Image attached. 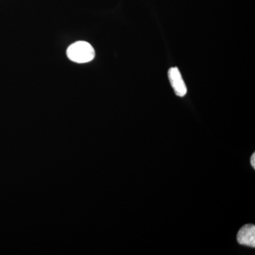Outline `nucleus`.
Segmentation results:
<instances>
[{"instance_id":"1","label":"nucleus","mask_w":255,"mask_h":255,"mask_svg":"<svg viewBox=\"0 0 255 255\" xmlns=\"http://www.w3.org/2000/svg\"><path fill=\"white\" fill-rule=\"evenodd\" d=\"M67 55L69 59L75 63H86L94 60L95 50L87 42L78 41L69 46Z\"/></svg>"},{"instance_id":"4","label":"nucleus","mask_w":255,"mask_h":255,"mask_svg":"<svg viewBox=\"0 0 255 255\" xmlns=\"http://www.w3.org/2000/svg\"><path fill=\"white\" fill-rule=\"evenodd\" d=\"M251 165L255 169V154H253L251 157Z\"/></svg>"},{"instance_id":"2","label":"nucleus","mask_w":255,"mask_h":255,"mask_svg":"<svg viewBox=\"0 0 255 255\" xmlns=\"http://www.w3.org/2000/svg\"><path fill=\"white\" fill-rule=\"evenodd\" d=\"M168 77L171 85L173 88L176 95L178 97H184L187 93V88L185 82L183 80L182 74L179 69L174 67L171 68L168 71Z\"/></svg>"},{"instance_id":"3","label":"nucleus","mask_w":255,"mask_h":255,"mask_svg":"<svg viewBox=\"0 0 255 255\" xmlns=\"http://www.w3.org/2000/svg\"><path fill=\"white\" fill-rule=\"evenodd\" d=\"M238 243L243 246L255 247V226L254 225L248 224L243 226L238 233Z\"/></svg>"}]
</instances>
